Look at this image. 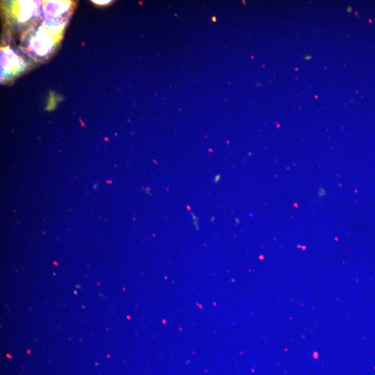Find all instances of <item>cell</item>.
Wrapping results in <instances>:
<instances>
[{"mask_svg": "<svg viewBox=\"0 0 375 375\" xmlns=\"http://www.w3.org/2000/svg\"><path fill=\"white\" fill-rule=\"evenodd\" d=\"M93 2H96L97 4H106L109 2V1H93Z\"/></svg>", "mask_w": 375, "mask_h": 375, "instance_id": "obj_1", "label": "cell"}]
</instances>
